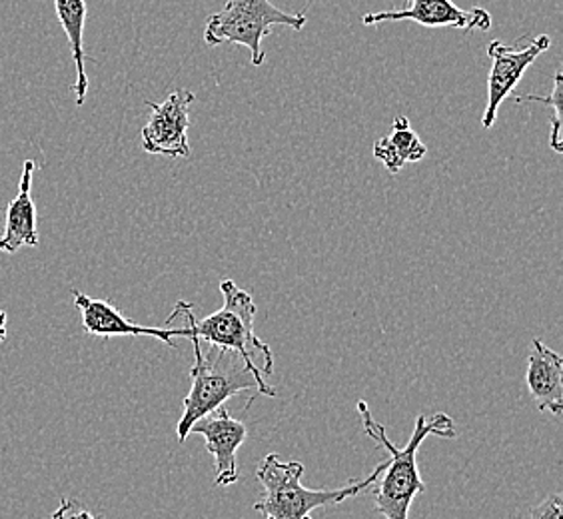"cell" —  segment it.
I'll return each mask as SVG.
<instances>
[{
    "mask_svg": "<svg viewBox=\"0 0 563 519\" xmlns=\"http://www.w3.org/2000/svg\"><path fill=\"white\" fill-rule=\"evenodd\" d=\"M526 384L531 400L542 411L562 416L563 411V360L542 340L531 342L528 356Z\"/></svg>",
    "mask_w": 563,
    "mask_h": 519,
    "instance_id": "cell-11",
    "label": "cell"
},
{
    "mask_svg": "<svg viewBox=\"0 0 563 519\" xmlns=\"http://www.w3.org/2000/svg\"><path fill=\"white\" fill-rule=\"evenodd\" d=\"M220 292L224 296V306L196 320L195 306L190 302H178L173 314L183 320L200 342L210 346L228 347L244 357L250 369L258 376L274 374V354L271 346L264 344L254 332L256 303L246 290L239 288L232 280L220 281Z\"/></svg>",
    "mask_w": 563,
    "mask_h": 519,
    "instance_id": "cell-3",
    "label": "cell"
},
{
    "mask_svg": "<svg viewBox=\"0 0 563 519\" xmlns=\"http://www.w3.org/2000/svg\"><path fill=\"white\" fill-rule=\"evenodd\" d=\"M308 21L306 11L286 12L274 7L271 0H228L222 11L212 14L205 26V43L208 46L240 44L252 55V65L261 66L266 60L262 41L274 26H288L302 31Z\"/></svg>",
    "mask_w": 563,
    "mask_h": 519,
    "instance_id": "cell-5",
    "label": "cell"
},
{
    "mask_svg": "<svg viewBox=\"0 0 563 519\" xmlns=\"http://www.w3.org/2000/svg\"><path fill=\"white\" fill-rule=\"evenodd\" d=\"M357 411L362 416L366 435L390 454V462H386L384 472L376 479L378 489L374 494V509L386 519H408L413 498L426 492V484L418 472L420 445L428 435H438L445 440L455 438L457 432L454 420L448 413H435L430 420L426 416H418L408 444L398 448L388 438L386 428L374 420L366 401H357Z\"/></svg>",
    "mask_w": 563,
    "mask_h": 519,
    "instance_id": "cell-1",
    "label": "cell"
},
{
    "mask_svg": "<svg viewBox=\"0 0 563 519\" xmlns=\"http://www.w3.org/2000/svg\"><path fill=\"white\" fill-rule=\"evenodd\" d=\"M34 161H24L19 195L7 208L4 232L0 234V252L14 254L21 249L38 246L36 230V206L33 200Z\"/></svg>",
    "mask_w": 563,
    "mask_h": 519,
    "instance_id": "cell-12",
    "label": "cell"
},
{
    "mask_svg": "<svg viewBox=\"0 0 563 519\" xmlns=\"http://www.w3.org/2000/svg\"><path fill=\"white\" fill-rule=\"evenodd\" d=\"M195 347V366L190 369L192 388L186 394L185 411L180 416V422L176 426L178 442L185 444L190 435V428L196 420L207 416L210 411L224 406L240 391L256 389L254 400L258 396L276 398V389L266 384V379L254 374L244 357L228 347H212L214 354H205L202 342L192 335L190 338Z\"/></svg>",
    "mask_w": 563,
    "mask_h": 519,
    "instance_id": "cell-2",
    "label": "cell"
},
{
    "mask_svg": "<svg viewBox=\"0 0 563 519\" xmlns=\"http://www.w3.org/2000/svg\"><path fill=\"white\" fill-rule=\"evenodd\" d=\"M550 46H552V38L548 34H540V36L531 38L526 46H520V44L506 46L499 41L489 43L488 55L492 58V70H489L488 78V107H486L484 119H482L484 129L488 130L494 126L504 100L511 97V92L520 85L521 76L528 73V68L538 60V56L550 51Z\"/></svg>",
    "mask_w": 563,
    "mask_h": 519,
    "instance_id": "cell-6",
    "label": "cell"
},
{
    "mask_svg": "<svg viewBox=\"0 0 563 519\" xmlns=\"http://www.w3.org/2000/svg\"><path fill=\"white\" fill-rule=\"evenodd\" d=\"M196 97L190 90H174L164 102H148L151 119L142 129V148L166 158L190 156V104Z\"/></svg>",
    "mask_w": 563,
    "mask_h": 519,
    "instance_id": "cell-7",
    "label": "cell"
},
{
    "mask_svg": "<svg viewBox=\"0 0 563 519\" xmlns=\"http://www.w3.org/2000/svg\"><path fill=\"white\" fill-rule=\"evenodd\" d=\"M530 519H563V499L560 494H552L530 509Z\"/></svg>",
    "mask_w": 563,
    "mask_h": 519,
    "instance_id": "cell-17",
    "label": "cell"
},
{
    "mask_svg": "<svg viewBox=\"0 0 563 519\" xmlns=\"http://www.w3.org/2000/svg\"><path fill=\"white\" fill-rule=\"evenodd\" d=\"M388 141H390L394 151L400 156V161L404 164L420 163V161H423V156L428 154L426 144L413 132L412 126H410V120L406 119V117H398V119L394 120Z\"/></svg>",
    "mask_w": 563,
    "mask_h": 519,
    "instance_id": "cell-14",
    "label": "cell"
},
{
    "mask_svg": "<svg viewBox=\"0 0 563 519\" xmlns=\"http://www.w3.org/2000/svg\"><path fill=\"white\" fill-rule=\"evenodd\" d=\"M7 334H9V316L4 310H0V344L7 340Z\"/></svg>",
    "mask_w": 563,
    "mask_h": 519,
    "instance_id": "cell-19",
    "label": "cell"
},
{
    "mask_svg": "<svg viewBox=\"0 0 563 519\" xmlns=\"http://www.w3.org/2000/svg\"><path fill=\"white\" fill-rule=\"evenodd\" d=\"M413 21L428 29H455L464 33L489 31L492 14L486 9H460L452 0H408L401 11L369 12L362 22L366 26L379 22Z\"/></svg>",
    "mask_w": 563,
    "mask_h": 519,
    "instance_id": "cell-8",
    "label": "cell"
},
{
    "mask_svg": "<svg viewBox=\"0 0 563 519\" xmlns=\"http://www.w3.org/2000/svg\"><path fill=\"white\" fill-rule=\"evenodd\" d=\"M190 433H200L207 440L208 454L214 457L217 464V479L214 486L227 487L239 482V454L240 445L246 442V426L232 418L224 406L210 411L196 420L190 428Z\"/></svg>",
    "mask_w": 563,
    "mask_h": 519,
    "instance_id": "cell-10",
    "label": "cell"
},
{
    "mask_svg": "<svg viewBox=\"0 0 563 519\" xmlns=\"http://www.w3.org/2000/svg\"><path fill=\"white\" fill-rule=\"evenodd\" d=\"M53 519H98L75 499L65 498L53 514Z\"/></svg>",
    "mask_w": 563,
    "mask_h": 519,
    "instance_id": "cell-18",
    "label": "cell"
},
{
    "mask_svg": "<svg viewBox=\"0 0 563 519\" xmlns=\"http://www.w3.org/2000/svg\"><path fill=\"white\" fill-rule=\"evenodd\" d=\"M563 75L558 70L553 76L552 97H514V102H542L550 104L553 109L552 132H550V146L555 152H563V129H562V100H563Z\"/></svg>",
    "mask_w": 563,
    "mask_h": 519,
    "instance_id": "cell-15",
    "label": "cell"
},
{
    "mask_svg": "<svg viewBox=\"0 0 563 519\" xmlns=\"http://www.w3.org/2000/svg\"><path fill=\"white\" fill-rule=\"evenodd\" d=\"M374 156H376V161L384 164V168L390 174H398L401 168H404V163H401L400 156L394 151V146H391L390 141H388V136L379 139V141L374 144Z\"/></svg>",
    "mask_w": 563,
    "mask_h": 519,
    "instance_id": "cell-16",
    "label": "cell"
},
{
    "mask_svg": "<svg viewBox=\"0 0 563 519\" xmlns=\"http://www.w3.org/2000/svg\"><path fill=\"white\" fill-rule=\"evenodd\" d=\"M73 298L78 312L82 316V328L90 335H100V338L151 335L170 347H174L173 338H188V340L192 338V330L186 324L164 325V328L134 324L132 320L120 314L119 308H114L109 300H97L78 290H73Z\"/></svg>",
    "mask_w": 563,
    "mask_h": 519,
    "instance_id": "cell-9",
    "label": "cell"
},
{
    "mask_svg": "<svg viewBox=\"0 0 563 519\" xmlns=\"http://www.w3.org/2000/svg\"><path fill=\"white\" fill-rule=\"evenodd\" d=\"M384 465L386 462H382L366 479H354L344 487L310 489L302 486V462H284L280 455L268 454L256 470V477L264 486V496L254 504V509L264 519H312L314 509L338 506L374 486L384 472Z\"/></svg>",
    "mask_w": 563,
    "mask_h": 519,
    "instance_id": "cell-4",
    "label": "cell"
},
{
    "mask_svg": "<svg viewBox=\"0 0 563 519\" xmlns=\"http://www.w3.org/2000/svg\"><path fill=\"white\" fill-rule=\"evenodd\" d=\"M56 16L65 29L70 44V53L76 66L75 97L76 107H82L87 100L88 76L85 63L90 60L85 55V22H87V0H55Z\"/></svg>",
    "mask_w": 563,
    "mask_h": 519,
    "instance_id": "cell-13",
    "label": "cell"
}]
</instances>
